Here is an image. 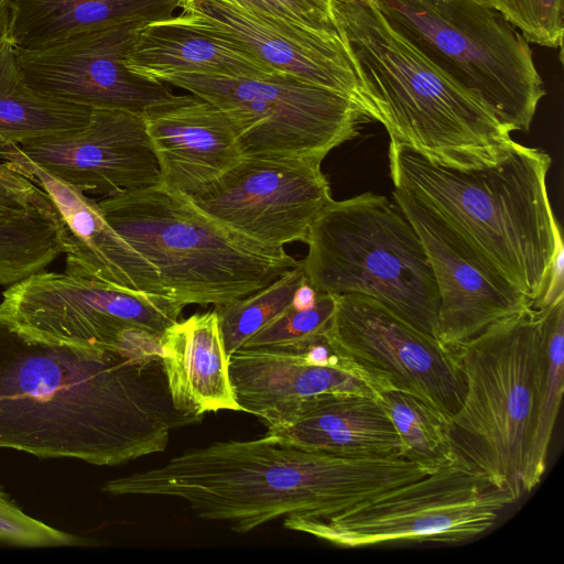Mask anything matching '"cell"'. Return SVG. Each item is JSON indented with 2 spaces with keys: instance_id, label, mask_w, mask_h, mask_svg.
Listing matches in <instances>:
<instances>
[{
  "instance_id": "cell-1",
  "label": "cell",
  "mask_w": 564,
  "mask_h": 564,
  "mask_svg": "<svg viewBox=\"0 0 564 564\" xmlns=\"http://www.w3.org/2000/svg\"><path fill=\"white\" fill-rule=\"evenodd\" d=\"M182 423L160 358L33 338L0 313V448L117 466Z\"/></svg>"
},
{
  "instance_id": "cell-2",
  "label": "cell",
  "mask_w": 564,
  "mask_h": 564,
  "mask_svg": "<svg viewBox=\"0 0 564 564\" xmlns=\"http://www.w3.org/2000/svg\"><path fill=\"white\" fill-rule=\"evenodd\" d=\"M438 469L404 457L307 451L264 434L189 448L156 468L107 480L101 489L183 499L199 518L246 533L281 517L335 516Z\"/></svg>"
},
{
  "instance_id": "cell-3",
  "label": "cell",
  "mask_w": 564,
  "mask_h": 564,
  "mask_svg": "<svg viewBox=\"0 0 564 564\" xmlns=\"http://www.w3.org/2000/svg\"><path fill=\"white\" fill-rule=\"evenodd\" d=\"M330 9L366 111L390 143L463 171L508 156L516 143L509 128L394 30L373 0H332Z\"/></svg>"
},
{
  "instance_id": "cell-4",
  "label": "cell",
  "mask_w": 564,
  "mask_h": 564,
  "mask_svg": "<svg viewBox=\"0 0 564 564\" xmlns=\"http://www.w3.org/2000/svg\"><path fill=\"white\" fill-rule=\"evenodd\" d=\"M551 163L542 149L518 142L499 163L466 171L389 145L394 187L434 213L531 304L544 288L562 238L546 187Z\"/></svg>"
},
{
  "instance_id": "cell-5",
  "label": "cell",
  "mask_w": 564,
  "mask_h": 564,
  "mask_svg": "<svg viewBox=\"0 0 564 564\" xmlns=\"http://www.w3.org/2000/svg\"><path fill=\"white\" fill-rule=\"evenodd\" d=\"M98 206L141 262L134 290L182 305L246 297L300 264L221 225L161 183L104 197Z\"/></svg>"
},
{
  "instance_id": "cell-6",
  "label": "cell",
  "mask_w": 564,
  "mask_h": 564,
  "mask_svg": "<svg viewBox=\"0 0 564 564\" xmlns=\"http://www.w3.org/2000/svg\"><path fill=\"white\" fill-rule=\"evenodd\" d=\"M305 243L302 267L317 291L370 296L438 339V293L424 247L388 198L367 192L333 199Z\"/></svg>"
},
{
  "instance_id": "cell-7",
  "label": "cell",
  "mask_w": 564,
  "mask_h": 564,
  "mask_svg": "<svg viewBox=\"0 0 564 564\" xmlns=\"http://www.w3.org/2000/svg\"><path fill=\"white\" fill-rule=\"evenodd\" d=\"M465 395L449 420L456 454L517 501L541 366L539 313L529 307L454 350Z\"/></svg>"
},
{
  "instance_id": "cell-8",
  "label": "cell",
  "mask_w": 564,
  "mask_h": 564,
  "mask_svg": "<svg viewBox=\"0 0 564 564\" xmlns=\"http://www.w3.org/2000/svg\"><path fill=\"white\" fill-rule=\"evenodd\" d=\"M432 65L509 128L528 132L545 95L532 48L499 11L473 0H373Z\"/></svg>"
},
{
  "instance_id": "cell-9",
  "label": "cell",
  "mask_w": 564,
  "mask_h": 564,
  "mask_svg": "<svg viewBox=\"0 0 564 564\" xmlns=\"http://www.w3.org/2000/svg\"><path fill=\"white\" fill-rule=\"evenodd\" d=\"M160 82L218 107L245 156L323 161L372 121L348 96L284 73L254 78L174 74Z\"/></svg>"
},
{
  "instance_id": "cell-10",
  "label": "cell",
  "mask_w": 564,
  "mask_h": 564,
  "mask_svg": "<svg viewBox=\"0 0 564 564\" xmlns=\"http://www.w3.org/2000/svg\"><path fill=\"white\" fill-rule=\"evenodd\" d=\"M516 500L462 457L419 480L324 518L285 517L286 529L339 547L462 542L490 529Z\"/></svg>"
},
{
  "instance_id": "cell-11",
  "label": "cell",
  "mask_w": 564,
  "mask_h": 564,
  "mask_svg": "<svg viewBox=\"0 0 564 564\" xmlns=\"http://www.w3.org/2000/svg\"><path fill=\"white\" fill-rule=\"evenodd\" d=\"M327 343L379 391L416 395L449 419L460 409L465 379L456 354L377 300L336 295Z\"/></svg>"
},
{
  "instance_id": "cell-12",
  "label": "cell",
  "mask_w": 564,
  "mask_h": 564,
  "mask_svg": "<svg viewBox=\"0 0 564 564\" xmlns=\"http://www.w3.org/2000/svg\"><path fill=\"white\" fill-rule=\"evenodd\" d=\"M184 305L67 273L40 271L9 285L0 313L33 338L113 350L140 327L163 334Z\"/></svg>"
},
{
  "instance_id": "cell-13",
  "label": "cell",
  "mask_w": 564,
  "mask_h": 564,
  "mask_svg": "<svg viewBox=\"0 0 564 564\" xmlns=\"http://www.w3.org/2000/svg\"><path fill=\"white\" fill-rule=\"evenodd\" d=\"M322 161L243 156L189 196L212 218L268 248L306 242L313 221L333 200Z\"/></svg>"
},
{
  "instance_id": "cell-14",
  "label": "cell",
  "mask_w": 564,
  "mask_h": 564,
  "mask_svg": "<svg viewBox=\"0 0 564 564\" xmlns=\"http://www.w3.org/2000/svg\"><path fill=\"white\" fill-rule=\"evenodd\" d=\"M141 25L87 31L30 50L14 47L17 65L25 83L51 99L144 113L174 94L166 84L138 76L124 65Z\"/></svg>"
},
{
  "instance_id": "cell-15",
  "label": "cell",
  "mask_w": 564,
  "mask_h": 564,
  "mask_svg": "<svg viewBox=\"0 0 564 564\" xmlns=\"http://www.w3.org/2000/svg\"><path fill=\"white\" fill-rule=\"evenodd\" d=\"M397 207L416 230L437 293L440 341L452 350L531 302L480 258L434 213L405 191H392Z\"/></svg>"
},
{
  "instance_id": "cell-16",
  "label": "cell",
  "mask_w": 564,
  "mask_h": 564,
  "mask_svg": "<svg viewBox=\"0 0 564 564\" xmlns=\"http://www.w3.org/2000/svg\"><path fill=\"white\" fill-rule=\"evenodd\" d=\"M15 145L30 161L87 195L104 198L160 183L143 113L91 109L82 128Z\"/></svg>"
},
{
  "instance_id": "cell-17",
  "label": "cell",
  "mask_w": 564,
  "mask_h": 564,
  "mask_svg": "<svg viewBox=\"0 0 564 564\" xmlns=\"http://www.w3.org/2000/svg\"><path fill=\"white\" fill-rule=\"evenodd\" d=\"M229 378L241 410L268 427L292 421L324 395L378 394L326 337L300 346L240 348L229 357Z\"/></svg>"
},
{
  "instance_id": "cell-18",
  "label": "cell",
  "mask_w": 564,
  "mask_h": 564,
  "mask_svg": "<svg viewBox=\"0 0 564 564\" xmlns=\"http://www.w3.org/2000/svg\"><path fill=\"white\" fill-rule=\"evenodd\" d=\"M160 183L188 196L202 192L245 156L229 118L194 95H174L143 113Z\"/></svg>"
},
{
  "instance_id": "cell-19",
  "label": "cell",
  "mask_w": 564,
  "mask_h": 564,
  "mask_svg": "<svg viewBox=\"0 0 564 564\" xmlns=\"http://www.w3.org/2000/svg\"><path fill=\"white\" fill-rule=\"evenodd\" d=\"M182 9L238 42L273 70L348 96L366 111L358 78L339 34L322 41L297 40L224 0H191Z\"/></svg>"
},
{
  "instance_id": "cell-20",
  "label": "cell",
  "mask_w": 564,
  "mask_h": 564,
  "mask_svg": "<svg viewBox=\"0 0 564 564\" xmlns=\"http://www.w3.org/2000/svg\"><path fill=\"white\" fill-rule=\"evenodd\" d=\"M124 65L131 73L158 82L174 74L254 78L279 73L186 9L141 25Z\"/></svg>"
},
{
  "instance_id": "cell-21",
  "label": "cell",
  "mask_w": 564,
  "mask_h": 564,
  "mask_svg": "<svg viewBox=\"0 0 564 564\" xmlns=\"http://www.w3.org/2000/svg\"><path fill=\"white\" fill-rule=\"evenodd\" d=\"M160 359L172 405L184 423L198 422L207 412L242 411L215 310L170 326L160 337Z\"/></svg>"
},
{
  "instance_id": "cell-22",
  "label": "cell",
  "mask_w": 564,
  "mask_h": 564,
  "mask_svg": "<svg viewBox=\"0 0 564 564\" xmlns=\"http://www.w3.org/2000/svg\"><path fill=\"white\" fill-rule=\"evenodd\" d=\"M265 434L303 449L341 457H403L399 435L373 395H324L292 421L268 427Z\"/></svg>"
},
{
  "instance_id": "cell-23",
  "label": "cell",
  "mask_w": 564,
  "mask_h": 564,
  "mask_svg": "<svg viewBox=\"0 0 564 564\" xmlns=\"http://www.w3.org/2000/svg\"><path fill=\"white\" fill-rule=\"evenodd\" d=\"M10 40L30 50L104 28L174 17L183 0H9Z\"/></svg>"
},
{
  "instance_id": "cell-24",
  "label": "cell",
  "mask_w": 564,
  "mask_h": 564,
  "mask_svg": "<svg viewBox=\"0 0 564 564\" xmlns=\"http://www.w3.org/2000/svg\"><path fill=\"white\" fill-rule=\"evenodd\" d=\"M90 110L35 91L20 74L12 42L0 47V144H20L82 128Z\"/></svg>"
},
{
  "instance_id": "cell-25",
  "label": "cell",
  "mask_w": 564,
  "mask_h": 564,
  "mask_svg": "<svg viewBox=\"0 0 564 564\" xmlns=\"http://www.w3.org/2000/svg\"><path fill=\"white\" fill-rule=\"evenodd\" d=\"M536 312L541 324L542 351L523 494L532 491L544 475L547 449L564 390V299Z\"/></svg>"
},
{
  "instance_id": "cell-26",
  "label": "cell",
  "mask_w": 564,
  "mask_h": 564,
  "mask_svg": "<svg viewBox=\"0 0 564 564\" xmlns=\"http://www.w3.org/2000/svg\"><path fill=\"white\" fill-rule=\"evenodd\" d=\"M377 400L390 417L402 445L403 457L441 468L458 457L449 417L423 399L398 389H383Z\"/></svg>"
},
{
  "instance_id": "cell-27",
  "label": "cell",
  "mask_w": 564,
  "mask_h": 564,
  "mask_svg": "<svg viewBox=\"0 0 564 564\" xmlns=\"http://www.w3.org/2000/svg\"><path fill=\"white\" fill-rule=\"evenodd\" d=\"M61 253L59 230L36 210L0 208V284L45 270Z\"/></svg>"
},
{
  "instance_id": "cell-28",
  "label": "cell",
  "mask_w": 564,
  "mask_h": 564,
  "mask_svg": "<svg viewBox=\"0 0 564 564\" xmlns=\"http://www.w3.org/2000/svg\"><path fill=\"white\" fill-rule=\"evenodd\" d=\"M305 279L300 261L299 265L285 271L265 288L246 297L215 305L228 357L291 305L295 290Z\"/></svg>"
},
{
  "instance_id": "cell-29",
  "label": "cell",
  "mask_w": 564,
  "mask_h": 564,
  "mask_svg": "<svg viewBox=\"0 0 564 564\" xmlns=\"http://www.w3.org/2000/svg\"><path fill=\"white\" fill-rule=\"evenodd\" d=\"M336 304V295L321 292L312 308L292 305L252 335L241 348L307 345L325 337Z\"/></svg>"
},
{
  "instance_id": "cell-30",
  "label": "cell",
  "mask_w": 564,
  "mask_h": 564,
  "mask_svg": "<svg viewBox=\"0 0 564 564\" xmlns=\"http://www.w3.org/2000/svg\"><path fill=\"white\" fill-rule=\"evenodd\" d=\"M503 14L529 43L562 46L564 0H473Z\"/></svg>"
},
{
  "instance_id": "cell-31",
  "label": "cell",
  "mask_w": 564,
  "mask_h": 564,
  "mask_svg": "<svg viewBox=\"0 0 564 564\" xmlns=\"http://www.w3.org/2000/svg\"><path fill=\"white\" fill-rule=\"evenodd\" d=\"M0 542L23 547L80 546L89 541L23 512L0 487Z\"/></svg>"
},
{
  "instance_id": "cell-32",
  "label": "cell",
  "mask_w": 564,
  "mask_h": 564,
  "mask_svg": "<svg viewBox=\"0 0 564 564\" xmlns=\"http://www.w3.org/2000/svg\"><path fill=\"white\" fill-rule=\"evenodd\" d=\"M191 0H183V4ZM274 26L282 33L303 41H322L338 32H321L301 23L292 13L272 0H224Z\"/></svg>"
},
{
  "instance_id": "cell-33",
  "label": "cell",
  "mask_w": 564,
  "mask_h": 564,
  "mask_svg": "<svg viewBox=\"0 0 564 564\" xmlns=\"http://www.w3.org/2000/svg\"><path fill=\"white\" fill-rule=\"evenodd\" d=\"M0 208L36 210L55 224L57 221V213L50 197L35 184L25 187L0 178Z\"/></svg>"
},
{
  "instance_id": "cell-34",
  "label": "cell",
  "mask_w": 564,
  "mask_h": 564,
  "mask_svg": "<svg viewBox=\"0 0 564 564\" xmlns=\"http://www.w3.org/2000/svg\"><path fill=\"white\" fill-rule=\"evenodd\" d=\"M292 13L304 25L321 31L336 32L332 0H272Z\"/></svg>"
},
{
  "instance_id": "cell-35",
  "label": "cell",
  "mask_w": 564,
  "mask_h": 564,
  "mask_svg": "<svg viewBox=\"0 0 564 564\" xmlns=\"http://www.w3.org/2000/svg\"><path fill=\"white\" fill-rule=\"evenodd\" d=\"M564 299V247L563 238L557 242L555 253L540 296L532 302L531 308L543 310Z\"/></svg>"
},
{
  "instance_id": "cell-36",
  "label": "cell",
  "mask_w": 564,
  "mask_h": 564,
  "mask_svg": "<svg viewBox=\"0 0 564 564\" xmlns=\"http://www.w3.org/2000/svg\"><path fill=\"white\" fill-rule=\"evenodd\" d=\"M319 291H317L307 280L295 290L291 305L296 310H308L312 308L318 297Z\"/></svg>"
},
{
  "instance_id": "cell-37",
  "label": "cell",
  "mask_w": 564,
  "mask_h": 564,
  "mask_svg": "<svg viewBox=\"0 0 564 564\" xmlns=\"http://www.w3.org/2000/svg\"><path fill=\"white\" fill-rule=\"evenodd\" d=\"M12 10L9 0H0V47L10 40ZM11 41V40H10Z\"/></svg>"
},
{
  "instance_id": "cell-38",
  "label": "cell",
  "mask_w": 564,
  "mask_h": 564,
  "mask_svg": "<svg viewBox=\"0 0 564 564\" xmlns=\"http://www.w3.org/2000/svg\"><path fill=\"white\" fill-rule=\"evenodd\" d=\"M0 178L7 181L9 183L20 185V186H25V187H30V186L34 185V183L26 180L22 175L11 171L3 162H0Z\"/></svg>"
}]
</instances>
